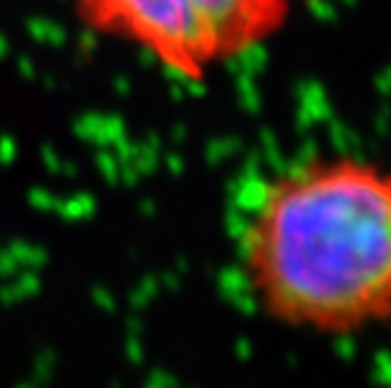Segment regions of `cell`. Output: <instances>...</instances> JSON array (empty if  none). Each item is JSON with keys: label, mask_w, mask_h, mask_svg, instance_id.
I'll list each match as a JSON object with an SVG mask.
<instances>
[{"label": "cell", "mask_w": 391, "mask_h": 388, "mask_svg": "<svg viewBox=\"0 0 391 388\" xmlns=\"http://www.w3.org/2000/svg\"><path fill=\"white\" fill-rule=\"evenodd\" d=\"M263 315L313 335L391 320V166L311 157L260 187L238 237Z\"/></svg>", "instance_id": "1"}, {"label": "cell", "mask_w": 391, "mask_h": 388, "mask_svg": "<svg viewBox=\"0 0 391 388\" xmlns=\"http://www.w3.org/2000/svg\"><path fill=\"white\" fill-rule=\"evenodd\" d=\"M78 23L152 58L182 81H205L220 66L268 43L286 26L288 0H73Z\"/></svg>", "instance_id": "2"}]
</instances>
